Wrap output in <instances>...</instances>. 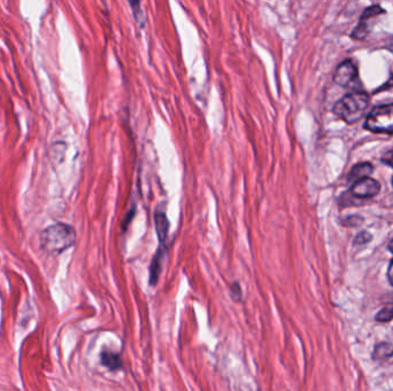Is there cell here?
Masks as SVG:
<instances>
[{
    "label": "cell",
    "mask_w": 393,
    "mask_h": 391,
    "mask_svg": "<svg viewBox=\"0 0 393 391\" xmlns=\"http://www.w3.org/2000/svg\"><path fill=\"white\" fill-rule=\"evenodd\" d=\"M75 230L70 225H52L41 234V246L48 254H60L75 243Z\"/></svg>",
    "instance_id": "1"
},
{
    "label": "cell",
    "mask_w": 393,
    "mask_h": 391,
    "mask_svg": "<svg viewBox=\"0 0 393 391\" xmlns=\"http://www.w3.org/2000/svg\"><path fill=\"white\" fill-rule=\"evenodd\" d=\"M370 97L366 92H352L335 104L333 111L348 124H355L366 113Z\"/></svg>",
    "instance_id": "2"
},
{
    "label": "cell",
    "mask_w": 393,
    "mask_h": 391,
    "mask_svg": "<svg viewBox=\"0 0 393 391\" xmlns=\"http://www.w3.org/2000/svg\"><path fill=\"white\" fill-rule=\"evenodd\" d=\"M365 128L374 133L393 135V104L376 106L367 116Z\"/></svg>",
    "instance_id": "3"
},
{
    "label": "cell",
    "mask_w": 393,
    "mask_h": 391,
    "mask_svg": "<svg viewBox=\"0 0 393 391\" xmlns=\"http://www.w3.org/2000/svg\"><path fill=\"white\" fill-rule=\"evenodd\" d=\"M384 9H382L381 6H378V5H374V6L366 9V11L361 16L360 22L357 24L355 31L352 33V37L355 39H359V40L366 38L372 31V26L375 23V18L382 16V14H384Z\"/></svg>",
    "instance_id": "4"
},
{
    "label": "cell",
    "mask_w": 393,
    "mask_h": 391,
    "mask_svg": "<svg viewBox=\"0 0 393 391\" xmlns=\"http://www.w3.org/2000/svg\"><path fill=\"white\" fill-rule=\"evenodd\" d=\"M379 191H381V184L374 178L367 177V178L355 182L352 185L350 193L357 200H366V199L376 197Z\"/></svg>",
    "instance_id": "5"
},
{
    "label": "cell",
    "mask_w": 393,
    "mask_h": 391,
    "mask_svg": "<svg viewBox=\"0 0 393 391\" xmlns=\"http://www.w3.org/2000/svg\"><path fill=\"white\" fill-rule=\"evenodd\" d=\"M357 78V68L351 60H346L337 67L336 72L333 74V81L337 85L343 87H348L352 83H355Z\"/></svg>",
    "instance_id": "6"
},
{
    "label": "cell",
    "mask_w": 393,
    "mask_h": 391,
    "mask_svg": "<svg viewBox=\"0 0 393 391\" xmlns=\"http://www.w3.org/2000/svg\"><path fill=\"white\" fill-rule=\"evenodd\" d=\"M154 224H156V236L159 239L160 246L166 247V241L168 238L169 221L165 212L156 211L154 214Z\"/></svg>",
    "instance_id": "7"
},
{
    "label": "cell",
    "mask_w": 393,
    "mask_h": 391,
    "mask_svg": "<svg viewBox=\"0 0 393 391\" xmlns=\"http://www.w3.org/2000/svg\"><path fill=\"white\" fill-rule=\"evenodd\" d=\"M165 247L159 246V249L156 250V255L152 258L150 266V285L156 286V282L159 280L160 273H161L162 260L165 256Z\"/></svg>",
    "instance_id": "8"
},
{
    "label": "cell",
    "mask_w": 393,
    "mask_h": 391,
    "mask_svg": "<svg viewBox=\"0 0 393 391\" xmlns=\"http://www.w3.org/2000/svg\"><path fill=\"white\" fill-rule=\"evenodd\" d=\"M372 171H374V167L370 163H367V162L366 163H359L352 167L351 171L348 173V180L352 184H355L357 180L370 177Z\"/></svg>",
    "instance_id": "9"
},
{
    "label": "cell",
    "mask_w": 393,
    "mask_h": 391,
    "mask_svg": "<svg viewBox=\"0 0 393 391\" xmlns=\"http://www.w3.org/2000/svg\"><path fill=\"white\" fill-rule=\"evenodd\" d=\"M100 360H102V364L107 368L109 370H119L122 368V360H121L120 356L117 353H112V351H102V355H100Z\"/></svg>",
    "instance_id": "10"
},
{
    "label": "cell",
    "mask_w": 393,
    "mask_h": 391,
    "mask_svg": "<svg viewBox=\"0 0 393 391\" xmlns=\"http://www.w3.org/2000/svg\"><path fill=\"white\" fill-rule=\"evenodd\" d=\"M372 360L384 361L393 357V344L389 342H382L374 348Z\"/></svg>",
    "instance_id": "11"
},
{
    "label": "cell",
    "mask_w": 393,
    "mask_h": 391,
    "mask_svg": "<svg viewBox=\"0 0 393 391\" xmlns=\"http://www.w3.org/2000/svg\"><path fill=\"white\" fill-rule=\"evenodd\" d=\"M375 319L378 323H389L393 319V304L385 305L384 308H382L376 314Z\"/></svg>",
    "instance_id": "12"
},
{
    "label": "cell",
    "mask_w": 393,
    "mask_h": 391,
    "mask_svg": "<svg viewBox=\"0 0 393 391\" xmlns=\"http://www.w3.org/2000/svg\"><path fill=\"white\" fill-rule=\"evenodd\" d=\"M132 7V13H134V16H135L136 21L139 22L141 26L144 24L145 18L144 12L141 11V3L139 1H135V3H130Z\"/></svg>",
    "instance_id": "13"
},
{
    "label": "cell",
    "mask_w": 393,
    "mask_h": 391,
    "mask_svg": "<svg viewBox=\"0 0 393 391\" xmlns=\"http://www.w3.org/2000/svg\"><path fill=\"white\" fill-rule=\"evenodd\" d=\"M372 234H370V232H367V231H363V232H360V233L355 236V246L366 245V243L372 241Z\"/></svg>",
    "instance_id": "14"
},
{
    "label": "cell",
    "mask_w": 393,
    "mask_h": 391,
    "mask_svg": "<svg viewBox=\"0 0 393 391\" xmlns=\"http://www.w3.org/2000/svg\"><path fill=\"white\" fill-rule=\"evenodd\" d=\"M363 219L361 216H350L345 221H343V224L348 227H359L362 225Z\"/></svg>",
    "instance_id": "15"
},
{
    "label": "cell",
    "mask_w": 393,
    "mask_h": 391,
    "mask_svg": "<svg viewBox=\"0 0 393 391\" xmlns=\"http://www.w3.org/2000/svg\"><path fill=\"white\" fill-rule=\"evenodd\" d=\"M230 292H232V297L234 301L242 302V299H243V292H242V288H240L237 282L232 284Z\"/></svg>",
    "instance_id": "16"
},
{
    "label": "cell",
    "mask_w": 393,
    "mask_h": 391,
    "mask_svg": "<svg viewBox=\"0 0 393 391\" xmlns=\"http://www.w3.org/2000/svg\"><path fill=\"white\" fill-rule=\"evenodd\" d=\"M382 162L385 163V165H390L391 167H393V150L387 152L383 158H382Z\"/></svg>",
    "instance_id": "17"
},
{
    "label": "cell",
    "mask_w": 393,
    "mask_h": 391,
    "mask_svg": "<svg viewBox=\"0 0 393 391\" xmlns=\"http://www.w3.org/2000/svg\"><path fill=\"white\" fill-rule=\"evenodd\" d=\"M387 279L390 281V284L393 286V260H391L389 269H387Z\"/></svg>",
    "instance_id": "18"
},
{
    "label": "cell",
    "mask_w": 393,
    "mask_h": 391,
    "mask_svg": "<svg viewBox=\"0 0 393 391\" xmlns=\"http://www.w3.org/2000/svg\"><path fill=\"white\" fill-rule=\"evenodd\" d=\"M390 79H389V82H387V87H392L393 85V65L392 67H391V72H390Z\"/></svg>",
    "instance_id": "19"
},
{
    "label": "cell",
    "mask_w": 393,
    "mask_h": 391,
    "mask_svg": "<svg viewBox=\"0 0 393 391\" xmlns=\"http://www.w3.org/2000/svg\"><path fill=\"white\" fill-rule=\"evenodd\" d=\"M389 250L393 254V239L391 240L390 243H389Z\"/></svg>",
    "instance_id": "20"
},
{
    "label": "cell",
    "mask_w": 393,
    "mask_h": 391,
    "mask_svg": "<svg viewBox=\"0 0 393 391\" xmlns=\"http://www.w3.org/2000/svg\"><path fill=\"white\" fill-rule=\"evenodd\" d=\"M387 48H389V50H390V51L393 53V42L391 43L390 45L387 46Z\"/></svg>",
    "instance_id": "21"
},
{
    "label": "cell",
    "mask_w": 393,
    "mask_h": 391,
    "mask_svg": "<svg viewBox=\"0 0 393 391\" xmlns=\"http://www.w3.org/2000/svg\"><path fill=\"white\" fill-rule=\"evenodd\" d=\"M392 184H393V180H392Z\"/></svg>",
    "instance_id": "22"
}]
</instances>
